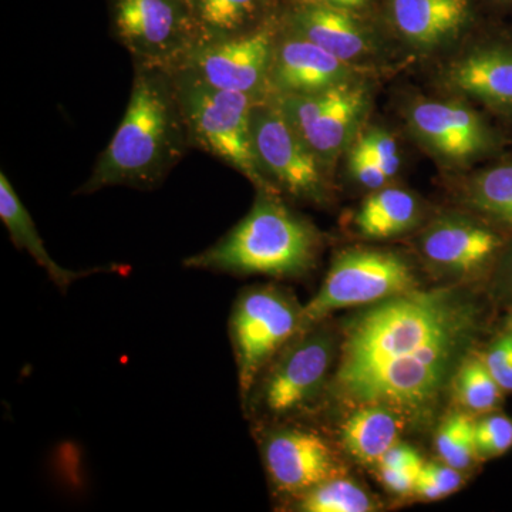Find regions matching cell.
<instances>
[{
	"mask_svg": "<svg viewBox=\"0 0 512 512\" xmlns=\"http://www.w3.org/2000/svg\"><path fill=\"white\" fill-rule=\"evenodd\" d=\"M503 237L484 222L444 215L421 232L420 254L437 274L467 279L494 266L503 251Z\"/></svg>",
	"mask_w": 512,
	"mask_h": 512,
	"instance_id": "cell-13",
	"label": "cell"
},
{
	"mask_svg": "<svg viewBox=\"0 0 512 512\" xmlns=\"http://www.w3.org/2000/svg\"><path fill=\"white\" fill-rule=\"evenodd\" d=\"M359 79L355 64L345 62L292 30L279 32L271 70L272 97L320 92Z\"/></svg>",
	"mask_w": 512,
	"mask_h": 512,
	"instance_id": "cell-15",
	"label": "cell"
},
{
	"mask_svg": "<svg viewBox=\"0 0 512 512\" xmlns=\"http://www.w3.org/2000/svg\"><path fill=\"white\" fill-rule=\"evenodd\" d=\"M173 74L191 148L234 168L256 191L281 195L256 158L251 127L255 101L247 94L212 87L185 70Z\"/></svg>",
	"mask_w": 512,
	"mask_h": 512,
	"instance_id": "cell-4",
	"label": "cell"
},
{
	"mask_svg": "<svg viewBox=\"0 0 512 512\" xmlns=\"http://www.w3.org/2000/svg\"><path fill=\"white\" fill-rule=\"evenodd\" d=\"M448 89L494 110L512 111V49L476 47L444 72Z\"/></svg>",
	"mask_w": 512,
	"mask_h": 512,
	"instance_id": "cell-16",
	"label": "cell"
},
{
	"mask_svg": "<svg viewBox=\"0 0 512 512\" xmlns=\"http://www.w3.org/2000/svg\"><path fill=\"white\" fill-rule=\"evenodd\" d=\"M133 66L123 120L76 195L110 187L156 190L191 148L173 70Z\"/></svg>",
	"mask_w": 512,
	"mask_h": 512,
	"instance_id": "cell-2",
	"label": "cell"
},
{
	"mask_svg": "<svg viewBox=\"0 0 512 512\" xmlns=\"http://www.w3.org/2000/svg\"><path fill=\"white\" fill-rule=\"evenodd\" d=\"M464 198L477 214L512 227V161L473 175L464 188Z\"/></svg>",
	"mask_w": 512,
	"mask_h": 512,
	"instance_id": "cell-23",
	"label": "cell"
},
{
	"mask_svg": "<svg viewBox=\"0 0 512 512\" xmlns=\"http://www.w3.org/2000/svg\"><path fill=\"white\" fill-rule=\"evenodd\" d=\"M423 215L419 198L397 187L372 191L356 212L355 227L367 239L396 238L417 227Z\"/></svg>",
	"mask_w": 512,
	"mask_h": 512,
	"instance_id": "cell-22",
	"label": "cell"
},
{
	"mask_svg": "<svg viewBox=\"0 0 512 512\" xmlns=\"http://www.w3.org/2000/svg\"><path fill=\"white\" fill-rule=\"evenodd\" d=\"M481 357L501 389L512 393V323L491 340Z\"/></svg>",
	"mask_w": 512,
	"mask_h": 512,
	"instance_id": "cell-29",
	"label": "cell"
},
{
	"mask_svg": "<svg viewBox=\"0 0 512 512\" xmlns=\"http://www.w3.org/2000/svg\"><path fill=\"white\" fill-rule=\"evenodd\" d=\"M420 476L427 478L430 483L436 485L444 497L456 493L458 488L463 485V476L461 471L444 464H423L420 470Z\"/></svg>",
	"mask_w": 512,
	"mask_h": 512,
	"instance_id": "cell-31",
	"label": "cell"
},
{
	"mask_svg": "<svg viewBox=\"0 0 512 512\" xmlns=\"http://www.w3.org/2000/svg\"><path fill=\"white\" fill-rule=\"evenodd\" d=\"M476 447L480 460L503 456L512 447V420L490 414L476 421Z\"/></svg>",
	"mask_w": 512,
	"mask_h": 512,
	"instance_id": "cell-27",
	"label": "cell"
},
{
	"mask_svg": "<svg viewBox=\"0 0 512 512\" xmlns=\"http://www.w3.org/2000/svg\"><path fill=\"white\" fill-rule=\"evenodd\" d=\"M286 29L352 64L373 50L365 28L350 10L323 3L296 0L286 19Z\"/></svg>",
	"mask_w": 512,
	"mask_h": 512,
	"instance_id": "cell-17",
	"label": "cell"
},
{
	"mask_svg": "<svg viewBox=\"0 0 512 512\" xmlns=\"http://www.w3.org/2000/svg\"><path fill=\"white\" fill-rule=\"evenodd\" d=\"M302 308L292 293L276 285L249 286L235 299L229 336L242 403H247L272 360L298 335Z\"/></svg>",
	"mask_w": 512,
	"mask_h": 512,
	"instance_id": "cell-5",
	"label": "cell"
},
{
	"mask_svg": "<svg viewBox=\"0 0 512 512\" xmlns=\"http://www.w3.org/2000/svg\"><path fill=\"white\" fill-rule=\"evenodd\" d=\"M200 43L251 32L269 22L272 0H187Z\"/></svg>",
	"mask_w": 512,
	"mask_h": 512,
	"instance_id": "cell-20",
	"label": "cell"
},
{
	"mask_svg": "<svg viewBox=\"0 0 512 512\" xmlns=\"http://www.w3.org/2000/svg\"><path fill=\"white\" fill-rule=\"evenodd\" d=\"M407 123L421 146L451 167L488 156L495 146L490 127L461 100L414 101Z\"/></svg>",
	"mask_w": 512,
	"mask_h": 512,
	"instance_id": "cell-12",
	"label": "cell"
},
{
	"mask_svg": "<svg viewBox=\"0 0 512 512\" xmlns=\"http://www.w3.org/2000/svg\"><path fill=\"white\" fill-rule=\"evenodd\" d=\"M293 510L302 512H370L375 501L349 478H329L296 497Z\"/></svg>",
	"mask_w": 512,
	"mask_h": 512,
	"instance_id": "cell-25",
	"label": "cell"
},
{
	"mask_svg": "<svg viewBox=\"0 0 512 512\" xmlns=\"http://www.w3.org/2000/svg\"><path fill=\"white\" fill-rule=\"evenodd\" d=\"M493 291L501 301L512 305V241L504 245L495 261Z\"/></svg>",
	"mask_w": 512,
	"mask_h": 512,
	"instance_id": "cell-32",
	"label": "cell"
},
{
	"mask_svg": "<svg viewBox=\"0 0 512 512\" xmlns=\"http://www.w3.org/2000/svg\"><path fill=\"white\" fill-rule=\"evenodd\" d=\"M484 309L473 292L443 286L363 306L343 325L328 390L343 406H384L429 421L473 353Z\"/></svg>",
	"mask_w": 512,
	"mask_h": 512,
	"instance_id": "cell-1",
	"label": "cell"
},
{
	"mask_svg": "<svg viewBox=\"0 0 512 512\" xmlns=\"http://www.w3.org/2000/svg\"><path fill=\"white\" fill-rule=\"evenodd\" d=\"M423 460L414 448L404 444H394L382 460L379 467L393 468V470H420Z\"/></svg>",
	"mask_w": 512,
	"mask_h": 512,
	"instance_id": "cell-33",
	"label": "cell"
},
{
	"mask_svg": "<svg viewBox=\"0 0 512 512\" xmlns=\"http://www.w3.org/2000/svg\"><path fill=\"white\" fill-rule=\"evenodd\" d=\"M335 353V338L322 322L298 333L265 370L245 409L279 417L308 406L328 387Z\"/></svg>",
	"mask_w": 512,
	"mask_h": 512,
	"instance_id": "cell-8",
	"label": "cell"
},
{
	"mask_svg": "<svg viewBox=\"0 0 512 512\" xmlns=\"http://www.w3.org/2000/svg\"><path fill=\"white\" fill-rule=\"evenodd\" d=\"M274 99L329 171L359 133L370 92L366 83L353 79L320 92Z\"/></svg>",
	"mask_w": 512,
	"mask_h": 512,
	"instance_id": "cell-11",
	"label": "cell"
},
{
	"mask_svg": "<svg viewBox=\"0 0 512 512\" xmlns=\"http://www.w3.org/2000/svg\"><path fill=\"white\" fill-rule=\"evenodd\" d=\"M420 470H393V468L379 467L383 484L393 493L400 495L413 493Z\"/></svg>",
	"mask_w": 512,
	"mask_h": 512,
	"instance_id": "cell-34",
	"label": "cell"
},
{
	"mask_svg": "<svg viewBox=\"0 0 512 512\" xmlns=\"http://www.w3.org/2000/svg\"><path fill=\"white\" fill-rule=\"evenodd\" d=\"M0 220L8 229L10 241L16 248L28 252L43 271L49 276L62 292H67L70 285L79 279L96 274H123L130 266L109 265L97 266V268L72 271L57 264L53 256L47 252L45 242L37 231L32 215L20 200L18 192L5 173L0 174Z\"/></svg>",
	"mask_w": 512,
	"mask_h": 512,
	"instance_id": "cell-19",
	"label": "cell"
},
{
	"mask_svg": "<svg viewBox=\"0 0 512 512\" xmlns=\"http://www.w3.org/2000/svg\"><path fill=\"white\" fill-rule=\"evenodd\" d=\"M437 454L447 466L467 470L477 460L476 420L468 413L450 414L434 437Z\"/></svg>",
	"mask_w": 512,
	"mask_h": 512,
	"instance_id": "cell-26",
	"label": "cell"
},
{
	"mask_svg": "<svg viewBox=\"0 0 512 512\" xmlns=\"http://www.w3.org/2000/svg\"><path fill=\"white\" fill-rule=\"evenodd\" d=\"M111 29L133 64L174 70L195 46L187 0H109Z\"/></svg>",
	"mask_w": 512,
	"mask_h": 512,
	"instance_id": "cell-7",
	"label": "cell"
},
{
	"mask_svg": "<svg viewBox=\"0 0 512 512\" xmlns=\"http://www.w3.org/2000/svg\"><path fill=\"white\" fill-rule=\"evenodd\" d=\"M262 457L276 490L295 497L339 476V464L332 448L313 431H271L264 437Z\"/></svg>",
	"mask_w": 512,
	"mask_h": 512,
	"instance_id": "cell-14",
	"label": "cell"
},
{
	"mask_svg": "<svg viewBox=\"0 0 512 512\" xmlns=\"http://www.w3.org/2000/svg\"><path fill=\"white\" fill-rule=\"evenodd\" d=\"M404 423L389 407H356L340 426V440L356 460L379 466L384 454L397 444Z\"/></svg>",
	"mask_w": 512,
	"mask_h": 512,
	"instance_id": "cell-21",
	"label": "cell"
},
{
	"mask_svg": "<svg viewBox=\"0 0 512 512\" xmlns=\"http://www.w3.org/2000/svg\"><path fill=\"white\" fill-rule=\"evenodd\" d=\"M309 2L323 3V5L335 6V8L353 10L360 9L369 3V0H309Z\"/></svg>",
	"mask_w": 512,
	"mask_h": 512,
	"instance_id": "cell-35",
	"label": "cell"
},
{
	"mask_svg": "<svg viewBox=\"0 0 512 512\" xmlns=\"http://www.w3.org/2000/svg\"><path fill=\"white\" fill-rule=\"evenodd\" d=\"M451 390L454 399L468 414L495 412L503 403L505 393L485 366L483 357L474 352L457 370Z\"/></svg>",
	"mask_w": 512,
	"mask_h": 512,
	"instance_id": "cell-24",
	"label": "cell"
},
{
	"mask_svg": "<svg viewBox=\"0 0 512 512\" xmlns=\"http://www.w3.org/2000/svg\"><path fill=\"white\" fill-rule=\"evenodd\" d=\"M510 323H512V313H511V319H510Z\"/></svg>",
	"mask_w": 512,
	"mask_h": 512,
	"instance_id": "cell-36",
	"label": "cell"
},
{
	"mask_svg": "<svg viewBox=\"0 0 512 512\" xmlns=\"http://www.w3.org/2000/svg\"><path fill=\"white\" fill-rule=\"evenodd\" d=\"M412 264L399 252L350 248L339 252L318 293L302 308L299 332L313 328L340 309L363 308L417 288Z\"/></svg>",
	"mask_w": 512,
	"mask_h": 512,
	"instance_id": "cell-6",
	"label": "cell"
},
{
	"mask_svg": "<svg viewBox=\"0 0 512 512\" xmlns=\"http://www.w3.org/2000/svg\"><path fill=\"white\" fill-rule=\"evenodd\" d=\"M319 248L311 222L289 210L281 195L256 191L248 214L211 247L185 258L183 265L220 274L299 278L315 266Z\"/></svg>",
	"mask_w": 512,
	"mask_h": 512,
	"instance_id": "cell-3",
	"label": "cell"
},
{
	"mask_svg": "<svg viewBox=\"0 0 512 512\" xmlns=\"http://www.w3.org/2000/svg\"><path fill=\"white\" fill-rule=\"evenodd\" d=\"M348 168L353 180L370 191L386 187L390 181L380 165L362 147L357 146L355 141L349 150Z\"/></svg>",
	"mask_w": 512,
	"mask_h": 512,
	"instance_id": "cell-30",
	"label": "cell"
},
{
	"mask_svg": "<svg viewBox=\"0 0 512 512\" xmlns=\"http://www.w3.org/2000/svg\"><path fill=\"white\" fill-rule=\"evenodd\" d=\"M279 32L271 19L244 35L200 43L177 69L217 89L247 94L255 104L271 99V70Z\"/></svg>",
	"mask_w": 512,
	"mask_h": 512,
	"instance_id": "cell-10",
	"label": "cell"
},
{
	"mask_svg": "<svg viewBox=\"0 0 512 512\" xmlns=\"http://www.w3.org/2000/svg\"><path fill=\"white\" fill-rule=\"evenodd\" d=\"M355 143L380 165L390 180L396 177L402 165V157L396 138L389 131L383 130L382 127L366 128L357 133Z\"/></svg>",
	"mask_w": 512,
	"mask_h": 512,
	"instance_id": "cell-28",
	"label": "cell"
},
{
	"mask_svg": "<svg viewBox=\"0 0 512 512\" xmlns=\"http://www.w3.org/2000/svg\"><path fill=\"white\" fill-rule=\"evenodd\" d=\"M251 127L256 158L279 191L313 204L328 200V170L274 97L255 104Z\"/></svg>",
	"mask_w": 512,
	"mask_h": 512,
	"instance_id": "cell-9",
	"label": "cell"
},
{
	"mask_svg": "<svg viewBox=\"0 0 512 512\" xmlns=\"http://www.w3.org/2000/svg\"><path fill=\"white\" fill-rule=\"evenodd\" d=\"M470 0H392L397 32L417 49L447 45L470 20Z\"/></svg>",
	"mask_w": 512,
	"mask_h": 512,
	"instance_id": "cell-18",
	"label": "cell"
}]
</instances>
